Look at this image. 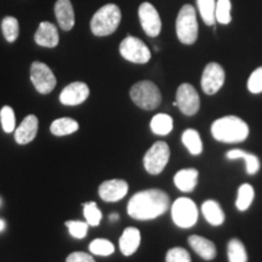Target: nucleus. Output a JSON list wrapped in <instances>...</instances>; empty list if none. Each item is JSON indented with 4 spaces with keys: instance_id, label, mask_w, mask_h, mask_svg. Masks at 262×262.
I'll use <instances>...</instances> for the list:
<instances>
[{
    "instance_id": "f257e3e1",
    "label": "nucleus",
    "mask_w": 262,
    "mask_h": 262,
    "mask_svg": "<svg viewBox=\"0 0 262 262\" xmlns=\"http://www.w3.org/2000/svg\"><path fill=\"white\" fill-rule=\"evenodd\" d=\"M169 205V195L162 189H146L131 196L127 203V214L135 220H153L168 210Z\"/></svg>"
},
{
    "instance_id": "f03ea898",
    "label": "nucleus",
    "mask_w": 262,
    "mask_h": 262,
    "mask_svg": "<svg viewBox=\"0 0 262 262\" xmlns=\"http://www.w3.org/2000/svg\"><path fill=\"white\" fill-rule=\"evenodd\" d=\"M211 135L219 142L239 143L248 139L249 126L241 118L226 116L212 123Z\"/></svg>"
},
{
    "instance_id": "7ed1b4c3",
    "label": "nucleus",
    "mask_w": 262,
    "mask_h": 262,
    "mask_svg": "<svg viewBox=\"0 0 262 262\" xmlns=\"http://www.w3.org/2000/svg\"><path fill=\"white\" fill-rule=\"evenodd\" d=\"M122 11L116 4L103 5L95 12L90 21V28L96 37H107L113 34L119 27Z\"/></svg>"
},
{
    "instance_id": "20e7f679",
    "label": "nucleus",
    "mask_w": 262,
    "mask_h": 262,
    "mask_svg": "<svg viewBox=\"0 0 262 262\" xmlns=\"http://www.w3.org/2000/svg\"><path fill=\"white\" fill-rule=\"evenodd\" d=\"M130 97L137 107L146 111L156 110L162 103L159 88L149 80H141L130 89Z\"/></svg>"
},
{
    "instance_id": "39448f33",
    "label": "nucleus",
    "mask_w": 262,
    "mask_h": 262,
    "mask_svg": "<svg viewBox=\"0 0 262 262\" xmlns=\"http://www.w3.org/2000/svg\"><path fill=\"white\" fill-rule=\"evenodd\" d=\"M176 35L182 44L192 45L198 38L196 12L192 5L186 4L180 9L176 18Z\"/></svg>"
},
{
    "instance_id": "423d86ee",
    "label": "nucleus",
    "mask_w": 262,
    "mask_h": 262,
    "mask_svg": "<svg viewBox=\"0 0 262 262\" xmlns=\"http://www.w3.org/2000/svg\"><path fill=\"white\" fill-rule=\"evenodd\" d=\"M173 224L180 228H191L198 221V208L192 199L181 196L171 206Z\"/></svg>"
},
{
    "instance_id": "0eeeda50",
    "label": "nucleus",
    "mask_w": 262,
    "mask_h": 262,
    "mask_svg": "<svg viewBox=\"0 0 262 262\" xmlns=\"http://www.w3.org/2000/svg\"><path fill=\"white\" fill-rule=\"evenodd\" d=\"M170 158V148L168 143L158 141L147 150L143 157V165L150 175H159L163 171Z\"/></svg>"
},
{
    "instance_id": "6e6552de",
    "label": "nucleus",
    "mask_w": 262,
    "mask_h": 262,
    "mask_svg": "<svg viewBox=\"0 0 262 262\" xmlns=\"http://www.w3.org/2000/svg\"><path fill=\"white\" fill-rule=\"evenodd\" d=\"M119 52L124 60L137 64H145L150 60V50L141 39L136 37H126L120 42Z\"/></svg>"
},
{
    "instance_id": "1a4fd4ad",
    "label": "nucleus",
    "mask_w": 262,
    "mask_h": 262,
    "mask_svg": "<svg viewBox=\"0 0 262 262\" xmlns=\"http://www.w3.org/2000/svg\"><path fill=\"white\" fill-rule=\"evenodd\" d=\"M31 81L35 90L42 95L50 94L56 86V77L48 64L42 62H33L31 66Z\"/></svg>"
},
{
    "instance_id": "9d476101",
    "label": "nucleus",
    "mask_w": 262,
    "mask_h": 262,
    "mask_svg": "<svg viewBox=\"0 0 262 262\" xmlns=\"http://www.w3.org/2000/svg\"><path fill=\"white\" fill-rule=\"evenodd\" d=\"M176 107L181 111L182 114L192 117L198 113L201 108V98L196 90L191 84L183 83L176 91Z\"/></svg>"
},
{
    "instance_id": "9b49d317",
    "label": "nucleus",
    "mask_w": 262,
    "mask_h": 262,
    "mask_svg": "<svg viewBox=\"0 0 262 262\" xmlns=\"http://www.w3.org/2000/svg\"><path fill=\"white\" fill-rule=\"evenodd\" d=\"M139 19L143 32L150 38H157L162 32V18L158 10L150 3H142L139 8Z\"/></svg>"
},
{
    "instance_id": "f8f14e48",
    "label": "nucleus",
    "mask_w": 262,
    "mask_h": 262,
    "mask_svg": "<svg viewBox=\"0 0 262 262\" xmlns=\"http://www.w3.org/2000/svg\"><path fill=\"white\" fill-rule=\"evenodd\" d=\"M225 70L221 64L210 62L205 66L202 74V89L206 95H215L225 84Z\"/></svg>"
},
{
    "instance_id": "ddd939ff",
    "label": "nucleus",
    "mask_w": 262,
    "mask_h": 262,
    "mask_svg": "<svg viewBox=\"0 0 262 262\" xmlns=\"http://www.w3.org/2000/svg\"><path fill=\"white\" fill-rule=\"evenodd\" d=\"M89 86L81 81H74L64 88L60 94V102L64 106H78L88 100Z\"/></svg>"
},
{
    "instance_id": "4468645a",
    "label": "nucleus",
    "mask_w": 262,
    "mask_h": 262,
    "mask_svg": "<svg viewBox=\"0 0 262 262\" xmlns=\"http://www.w3.org/2000/svg\"><path fill=\"white\" fill-rule=\"evenodd\" d=\"M127 191H129L127 182L119 179L108 180V181L101 183L100 187H98V194H100L101 199L108 203L122 201L126 195Z\"/></svg>"
},
{
    "instance_id": "2eb2a0df",
    "label": "nucleus",
    "mask_w": 262,
    "mask_h": 262,
    "mask_svg": "<svg viewBox=\"0 0 262 262\" xmlns=\"http://www.w3.org/2000/svg\"><path fill=\"white\" fill-rule=\"evenodd\" d=\"M39 122L35 116H27L24 122L19 124L17 129H15V140L18 145H27L35 139L38 134Z\"/></svg>"
},
{
    "instance_id": "dca6fc26",
    "label": "nucleus",
    "mask_w": 262,
    "mask_h": 262,
    "mask_svg": "<svg viewBox=\"0 0 262 262\" xmlns=\"http://www.w3.org/2000/svg\"><path fill=\"white\" fill-rule=\"evenodd\" d=\"M34 41L42 48H55L60 41L57 28L50 22H41L34 34Z\"/></svg>"
},
{
    "instance_id": "f3484780",
    "label": "nucleus",
    "mask_w": 262,
    "mask_h": 262,
    "mask_svg": "<svg viewBox=\"0 0 262 262\" xmlns=\"http://www.w3.org/2000/svg\"><path fill=\"white\" fill-rule=\"evenodd\" d=\"M55 16L63 31H71L74 27L75 15L71 0H57L55 4Z\"/></svg>"
},
{
    "instance_id": "a211bd4d",
    "label": "nucleus",
    "mask_w": 262,
    "mask_h": 262,
    "mask_svg": "<svg viewBox=\"0 0 262 262\" xmlns=\"http://www.w3.org/2000/svg\"><path fill=\"white\" fill-rule=\"evenodd\" d=\"M141 243V233L135 227H127L124 229L122 237L119 239V248L123 255L131 256L135 254Z\"/></svg>"
},
{
    "instance_id": "6ab92c4d",
    "label": "nucleus",
    "mask_w": 262,
    "mask_h": 262,
    "mask_svg": "<svg viewBox=\"0 0 262 262\" xmlns=\"http://www.w3.org/2000/svg\"><path fill=\"white\" fill-rule=\"evenodd\" d=\"M188 244L199 256L206 261L214 260L216 257V245L209 239L193 234L188 238Z\"/></svg>"
},
{
    "instance_id": "aec40b11",
    "label": "nucleus",
    "mask_w": 262,
    "mask_h": 262,
    "mask_svg": "<svg viewBox=\"0 0 262 262\" xmlns=\"http://www.w3.org/2000/svg\"><path fill=\"white\" fill-rule=\"evenodd\" d=\"M198 170L189 168V169H182L176 172L173 176V183L176 185L181 192L189 193L196 187L198 183Z\"/></svg>"
},
{
    "instance_id": "412c9836",
    "label": "nucleus",
    "mask_w": 262,
    "mask_h": 262,
    "mask_svg": "<svg viewBox=\"0 0 262 262\" xmlns=\"http://www.w3.org/2000/svg\"><path fill=\"white\" fill-rule=\"evenodd\" d=\"M226 158L229 160L234 159H243L245 162V169H247L248 175H255L260 170V160L256 156L251 155V153L245 152L242 149H231L226 153Z\"/></svg>"
},
{
    "instance_id": "4be33fe9",
    "label": "nucleus",
    "mask_w": 262,
    "mask_h": 262,
    "mask_svg": "<svg viewBox=\"0 0 262 262\" xmlns=\"http://www.w3.org/2000/svg\"><path fill=\"white\" fill-rule=\"evenodd\" d=\"M202 212L205 220L212 226H221L225 222V212L216 201L209 199L203 203Z\"/></svg>"
},
{
    "instance_id": "5701e85b",
    "label": "nucleus",
    "mask_w": 262,
    "mask_h": 262,
    "mask_svg": "<svg viewBox=\"0 0 262 262\" xmlns=\"http://www.w3.org/2000/svg\"><path fill=\"white\" fill-rule=\"evenodd\" d=\"M173 120L169 114L158 113L150 120V130L158 136H166L172 131Z\"/></svg>"
},
{
    "instance_id": "b1692460",
    "label": "nucleus",
    "mask_w": 262,
    "mask_h": 262,
    "mask_svg": "<svg viewBox=\"0 0 262 262\" xmlns=\"http://www.w3.org/2000/svg\"><path fill=\"white\" fill-rule=\"evenodd\" d=\"M79 129V124L77 120L72 118H60V119L54 120L50 126V131L55 136H66L71 135Z\"/></svg>"
},
{
    "instance_id": "393cba45",
    "label": "nucleus",
    "mask_w": 262,
    "mask_h": 262,
    "mask_svg": "<svg viewBox=\"0 0 262 262\" xmlns=\"http://www.w3.org/2000/svg\"><path fill=\"white\" fill-rule=\"evenodd\" d=\"M182 143L192 156H199L203 152V142L199 133L194 129H187L182 134Z\"/></svg>"
},
{
    "instance_id": "a878e982",
    "label": "nucleus",
    "mask_w": 262,
    "mask_h": 262,
    "mask_svg": "<svg viewBox=\"0 0 262 262\" xmlns=\"http://www.w3.org/2000/svg\"><path fill=\"white\" fill-rule=\"evenodd\" d=\"M255 191L254 187L249 183H244L238 189L237 201H235V206L239 211H245L250 208L251 203L254 202Z\"/></svg>"
},
{
    "instance_id": "bb28decb",
    "label": "nucleus",
    "mask_w": 262,
    "mask_h": 262,
    "mask_svg": "<svg viewBox=\"0 0 262 262\" xmlns=\"http://www.w3.org/2000/svg\"><path fill=\"white\" fill-rule=\"evenodd\" d=\"M227 255L229 262H248V254L244 244L237 238L228 242Z\"/></svg>"
},
{
    "instance_id": "cd10ccee",
    "label": "nucleus",
    "mask_w": 262,
    "mask_h": 262,
    "mask_svg": "<svg viewBox=\"0 0 262 262\" xmlns=\"http://www.w3.org/2000/svg\"><path fill=\"white\" fill-rule=\"evenodd\" d=\"M196 6H198V11L204 24L208 26H215L216 0H196Z\"/></svg>"
},
{
    "instance_id": "c85d7f7f",
    "label": "nucleus",
    "mask_w": 262,
    "mask_h": 262,
    "mask_svg": "<svg viewBox=\"0 0 262 262\" xmlns=\"http://www.w3.org/2000/svg\"><path fill=\"white\" fill-rule=\"evenodd\" d=\"M2 32L6 41L14 42L19 34V25L17 19L12 16L5 17L2 22Z\"/></svg>"
},
{
    "instance_id": "c756f323",
    "label": "nucleus",
    "mask_w": 262,
    "mask_h": 262,
    "mask_svg": "<svg viewBox=\"0 0 262 262\" xmlns=\"http://www.w3.org/2000/svg\"><path fill=\"white\" fill-rule=\"evenodd\" d=\"M231 0H216L215 18L221 25H228L232 21Z\"/></svg>"
},
{
    "instance_id": "7c9ffc66",
    "label": "nucleus",
    "mask_w": 262,
    "mask_h": 262,
    "mask_svg": "<svg viewBox=\"0 0 262 262\" xmlns=\"http://www.w3.org/2000/svg\"><path fill=\"white\" fill-rule=\"evenodd\" d=\"M89 250L98 256H110L114 253V245L107 239H95L89 245Z\"/></svg>"
},
{
    "instance_id": "2f4dec72",
    "label": "nucleus",
    "mask_w": 262,
    "mask_h": 262,
    "mask_svg": "<svg viewBox=\"0 0 262 262\" xmlns=\"http://www.w3.org/2000/svg\"><path fill=\"white\" fill-rule=\"evenodd\" d=\"M84 206V217L89 226H98L102 220V212L97 208L95 202L85 203Z\"/></svg>"
},
{
    "instance_id": "473e14b6",
    "label": "nucleus",
    "mask_w": 262,
    "mask_h": 262,
    "mask_svg": "<svg viewBox=\"0 0 262 262\" xmlns=\"http://www.w3.org/2000/svg\"><path fill=\"white\" fill-rule=\"evenodd\" d=\"M0 122L5 133H12L16 129V118L14 110L10 106H4L0 111Z\"/></svg>"
},
{
    "instance_id": "72a5a7b5",
    "label": "nucleus",
    "mask_w": 262,
    "mask_h": 262,
    "mask_svg": "<svg viewBox=\"0 0 262 262\" xmlns=\"http://www.w3.org/2000/svg\"><path fill=\"white\" fill-rule=\"evenodd\" d=\"M66 226H67L68 231H70V234L72 237L77 239H83L88 233V228H89V225L88 222L83 221H68L66 222Z\"/></svg>"
},
{
    "instance_id": "f704fd0d",
    "label": "nucleus",
    "mask_w": 262,
    "mask_h": 262,
    "mask_svg": "<svg viewBox=\"0 0 262 262\" xmlns=\"http://www.w3.org/2000/svg\"><path fill=\"white\" fill-rule=\"evenodd\" d=\"M166 262H191V255L186 249L176 247L166 253Z\"/></svg>"
},
{
    "instance_id": "c9c22d12",
    "label": "nucleus",
    "mask_w": 262,
    "mask_h": 262,
    "mask_svg": "<svg viewBox=\"0 0 262 262\" xmlns=\"http://www.w3.org/2000/svg\"><path fill=\"white\" fill-rule=\"evenodd\" d=\"M248 90L251 94L262 93V67H258L250 74L248 79Z\"/></svg>"
},
{
    "instance_id": "e433bc0d",
    "label": "nucleus",
    "mask_w": 262,
    "mask_h": 262,
    "mask_svg": "<svg viewBox=\"0 0 262 262\" xmlns=\"http://www.w3.org/2000/svg\"><path fill=\"white\" fill-rule=\"evenodd\" d=\"M66 262H96L91 255L86 253H81V251H75L72 253L66 258Z\"/></svg>"
},
{
    "instance_id": "4c0bfd02",
    "label": "nucleus",
    "mask_w": 262,
    "mask_h": 262,
    "mask_svg": "<svg viewBox=\"0 0 262 262\" xmlns=\"http://www.w3.org/2000/svg\"><path fill=\"white\" fill-rule=\"evenodd\" d=\"M118 220H119V215H118V214H111L110 215V221L111 222H116Z\"/></svg>"
},
{
    "instance_id": "58836bf2",
    "label": "nucleus",
    "mask_w": 262,
    "mask_h": 262,
    "mask_svg": "<svg viewBox=\"0 0 262 262\" xmlns=\"http://www.w3.org/2000/svg\"><path fill=\"white\" fill-rule=\"evenodd\" d=\"M5 227H6V224H5V221H4V220H2V219H0V232H3V231H4Z\"/></svg>"
},
{
    "instance_id": "ea45409f",
    "label": "nucleus",
    "mask_w": 262,
    "mask_h": 262,
    "mask_svg": "<svg viewBox=\"0 0 262 262\" xmlns=\"http://www.w3.org/2000/svg\"><path fill=\"white\" fill-rule=\"evenodd\" d=\"M0 204H2V199H0Z\"/></svg>"
}]
</instances>
